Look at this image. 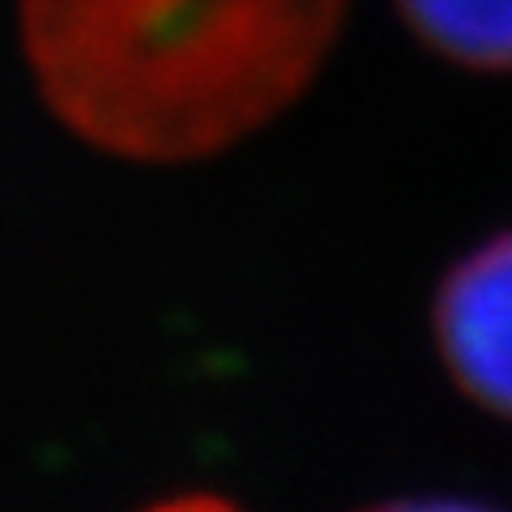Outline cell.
Listing matches in <instances>:
<instances>
[{
	"label": "cell",
	"instance_id": "cell-1",
	"mask_svg": "<svg viewBox=\"0 0 512 512\" xmlns=\"http://www.w3.org/2000/svg\"><path fill=\"white\" fill-rule=\"evenodd\" d=\"M346 0H22L47 107L107 154L188 163L291 107Z\"/></svg>",
	"mask_w": 512,
	"mask_h": 512
},
{
	"label": "cell",
	"instance_id": "cell-3",
	"mask_svg": "<svg viewBox=\"0 0 512 512\" xmlns=\"http://www.w3.org/2000/svg\"><path fill=\"white\" fill-rule=\"evenodd\" d=\"M410 35L474 73H512V0H397Z\"/></svg>",
	"mask_w": 512,
	"mask_h": 512
},
{
	"label": "cell",
	"instance_id": "cell-5",
	"mask_svg": "<svg viewBox=\"0 0 512 512\" xmlns=\"http://www.w3.org/2000/svg\"><path fill=\"white\" fill-rule=\"evenodd\" d=\"M154 512H235V508L218 504V500H175V504H163Z\"/></svg>",
	"mask_w": 512,
	"mask_h": 512
},
{
	"label": "cell",
	"instance_id": "cell-4",
	"mask_svg": "<svg viewBox=\"0 0 512 512\" xmlns=\"http://www.w3.org/2000/svg\"><path fill=\"white\" fill-rule=\"evenodd\" d=\"M376 512H491V508H478L466 500H406V504H389Z\"/></svg>",
	"mask_w": 512,
	"mask_h": 512
},
{
	"label": "cell",
	"instance_id": "cell-2",
	"mask_svg": "<svg viewBox=\"0 0 512 512\" xmlns=\"http://www.w3.org/2000/svg\"><path fill=\"white\" fill-rule=\"evenodd\" d=\"M436 338L461 389L512 419V231L448 269L436 299Z\"/></svg>",
	"mask_w": 512,
	"mask_h": 512
}]
</instances>
